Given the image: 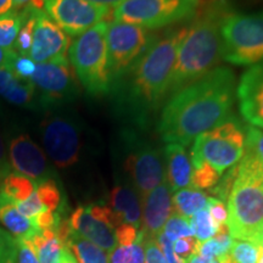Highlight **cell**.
I'll use <instances>...</instances> for the list:
<instances>
[{
    "label": "cell",
    "mask_w": 263,
    "mask_h": 263,
    "mask_svg": "<svg viewBox=\"0 0 263 263\" xmlns=\"http://www.w3.org/2000/svg\"><path fill=\"white\" fill-rule=\"evenodd\" d=\"M236 98L235 76L227 67L215 70L171 95L159 121L166 144L188 146L200 134L230 116Z\"/></svg>",
    "instance_id": "cell-1"
},
{
    "label": "cell",
    "mask_w": 263,
    "mask_h": 263,
    "mask_svg": "<svg viewBox=\"0 0 263 263\" xmlns=\"http://www.w3.org/2000/svg\"><path fill=\"white\" fill-rule=\"evenodd\" d=\"M185 32L186 27L173 29L162 38L154 39L136 64L115 80H126L127 84L117 90L118 101L139 123L168 95L177 51Z\"/></svg>",
    "instance_id": "cell-2"
},
{
    "label": "cell",
    "mask_w": 263,
    "mask_h": 263,
    "mask_svg": "<svg viewBox=\"0 0 263 263\" xmlns=\"http://www.w3.org/2000/svg\"><path fill=\"white\" fill-rule=\"evenodd\" d=\"M230 14L224 2L210 5L186 27L177 51L171 76L168 94L179 89L215 70L221 60V26Z\"/></svg>",
    "instance_id": "cell-3"
},
{
    "label": "cell",
    "mask_w": 263,
    "mask_h": 263,
    "mask_svg": "<svg viewBox=\"0 0 263 263\" xmlns=\"http://www.w3.org/2000/svg\"><path fill=\"white\" fill-rule=\"evenodd\" d=\"M228 229L233 239L262 244L263 164L246 151L228 196Z\"/></svg>",
    "instance_id": "cell-4"
},
{
    "label": "cell",
    "mask_w": 263,
    "mask_h": 263,
    "mask_svg": "<svg viewBox=\"0 0 263 263\" xmlns=\"http://www.w3.org/2000/svg\"><path fill=\"white\" fill-rule=\"evenodd\" d=\"M108 24L101 21L78 35L68 48L71 66L82 87L89 95L101 97L112 87L108 62L106 32Z\"/></svg>",
    "instance_id": "cell-5"
},
{
    "label": "cell",
    "mask_w": 263,
    "mask_h": 263,
    "mask_svg": "<svg viewBox=\"0 0 263 263\" xmlns=\"http://www.w3.org/2000/svg\"><path fill=\"white\" fill-rule=\"evenodd\" d=\"M190 154L192 167L207 162L219 174L232 168L245 154L246 127L234 116L194 139Z\"/></svg>",
    "instance_id": "cell-6"
},
{
    "label": "cell",
    "mask_w": 263,
    "mask_h": 263,
    "mask_svg": "<svg viewBox=\"0 0 263 263\" xmlns=\"http://www.w3.org/2000/svg\"><path fill=\"white\" fill-rule=\"evenodd\" d=\"M221 57L239 66L263 62V11L227 16L221 26Z\"/></svg>",
    "instance_id": "cell-7"
},
{
    "label": "cell",
    "mask_w": 263,
    "mask_h": 263,
    "mask_svg": "<svg viewBox=\"0 0 263 263\" xmlns=\"http://www.w3.org/2000/svg\"><path fill=\"white\" fill-rule=\"evenodd\" d=\"M39 122V137L43 151L59 168H68L78 162L83 130L78 118L61 106L43 111Z\"/></svg>",
    "instance_id": "cell-8"
},
{
    "label": "cell",
    "mask_w": 263,
    "mask_h": 263,
    "mask_svg": "<svg viewBox=\"0 0 263 263\" xmlns=\"http://www.w3.org/2000/svg\"><path fill=\"white\" fill-rule=\"evenodd\" d=\"M200 0H124L114 11L115 21L156 29L195 16Z\"/></svg>",
    "instance_id": "cell-9"
},
{
    "label": "cell",
    "mask_w": 263,
    "mask_h": 263,
    "mask_svg": "<svg viewBox=\"0 0 263 263\" xmlns=\"http://www.w3.org/2000/svg\"><path fill=\"white\" fill-rule=\"evenodd\" d=\"M29 82L37 91L41 111L68 104L80 94L77 80L67 58L38 64Z\"/></svg>",
    "instance_id": "cell-10"
},
{
    "label": "cell",
    "mask_w": 263,
    "mask_h": 263,
    "mask_svg": "<svg viewBox=\"0 0 263 263\" xmlns=\"http://www.w3.org/2000/svg\"><path fill=\"white\" fill-rule=\"evenodd\" d=\"M126 143L129 151L124 170L138 195L144 199L166 179L162 154L149 143L140 141L133 133H127Z\"/></svg>",
    "instance_id": "cell-11"
},
{
    "label": "cell",
    "mask_w": 263,
    "mask_h": 263,
    "mask_svg": "<svg viewBox=\"0 0 263 263\" xmlns=\"http://www.w3.org/2000/svg\"><path fill=\"white\" fill-rule=\"evenodd\" d=\"M106 43L112 83L141 57L150 44L146 29L139 26L114 21L107 26Z\"/></svg>",
    "instance_id": "cell-12"
},
{
    "label": "cell",
    "mask_w": 263,
    "mask_h": 263,
    "mask_svg": "<svg viewBox=\"0 0 263 263\" xmlns=\"http://www.w3.org/2000/svg\"><path fill=\"white\" fill-rule=\"evenodd\" d=\"M10 167L35 183L52 179V172L42 147L16 124H8L4 134Z\"/></svg>",
    "instance_id": "cell-13"
},
{
    "label": "cell",
    "mask_w": 263,
    "mask_h": 263,
    "mask_svg": "<svg viewBox=\"0 0 263 263\" xmlns=\"http://www.w3.org/2000/svg\"><path fill=\"white\" fill-rule=\"evenodd\" d=\"M68 223L76 234L89 240L106 252H111L116 248L115 230L118 223L107 205L93 203L77 207L71 213Z\"/></svg>",
    "instance_id": "cell-14"
},
{
    "label": "cell",
    "mask_w": 263,
    "mask_h": 263,
    "mask_svg": "<svg viewBox=\"0 0 263 263\" xmlns=\"http://www.w3.org/2000/svg\"><path fill=\"white\" fill-rule=\"evenodd\" d=\"M44 11L66 34L80 35L104 21L110 8L85 0H45Z\"/></svg>",
    "instance_id": "cell-15"
},
{
    "label": "cell",
    "mask_w": 263,
    "mask_h": 263,
    "mask_svg": "<svg viewBox=\"0 0 263 263\" xmlns=\"http://www.w3.org/2000/svg\"><path fill=\"white\" fill-rule=\"evenodd\" d=\"M67 34L55 24L44 10H39L35 18L34 33L29 58L35 64H43L57 59L67 58L68 50Z\"/></svg>",
    "instance_id": "cell-16"
},
{
    "label": "cell",
    "mask_w": 263,
    "mask_h": 263,
    "mask_svg": "<svg viewBox=\"0 0 263 263\" xmlns=\"http://www.w3.org/2000/svg\"><path fill=\"white\" fill-rule=\"evenodd\" d=\"M236 98L239 110L250 126L263 128V62L251 66L242 73Z\"/></svg>",
    "instance_id": "cell-17"
},
{
    "label": "cell",
    "mask_w": 263,
    "mask_h": 263,
    "mask_svg": "<svg viewBox=\"0 0 263 263\" xmlns=\"http://www.w3.org/2000/svg\"><path fill=\"white\" fill-rule=\"evenodd\" d=\"M172 213V190L164 179L159 186H156L143 199L140 230L146 236L155 238Z\"/></svg>",
    "instance_id": "cell-18"
},
{
    "label": "cell",
    "mask_w": 263,
    "mask_h": 263,
    "mask_svg": "<svg viewBox=\"0 0 263 263\" xmlns=\"http://www.w3.org/2000/svg\"><path fill=\"white\" fill-rule=\"evenodd\" d=\"M0 98L17 107L41 111L34 85L18 78L8 66L0 67Z\"/></svg>",
    "instance_id": "cell-19"
},
{
    "label": "cell",
    "mask_w": 263,
    "mask_h": 263,
    "mask_svg": "<svg viewBox=\"0 0 263 263\" xmlns=\"http://www.w3.org/2000/svg\"><path fill=\"white\" fill-rule=\"evenodd\" d=\"M108 207L118 226L130 224L139 229L141 224V201L133 186L116 185L108 196Z\"/></svg>",
    "instance_id": "cell-20"
},
{
    "label": "cell",
    "mask_w": 263,
    "mask_h": 263,
    "mask_svg": "<svg viewBox=\"0 0 263 263\" xmlns=\"http://www.w3.org/2000/svg\"><path fill=\"white\" fill-rule=\"evenodd\" d=\"M164 161H166V180L172 192L190 185L192 179V161L186 153L185 146L179 144H167L163 150Z\"/></svg>",
    "instance_id": "cell-21"
},
{
    "label": "cell",
    "mask_w": 263,
    "mask_h": 263,
    "mask_svg": "<svg viewBox=\"0 0 263 263\" xmlns=\"http://www.w3.org/2000/svg\"><path fill=\"white\" fill-rule=\"evenodd\" d=\"M0 222L15 238H33L39 230L31 219L25 217L16 203L0 192Z\"/></svg>",
    "instance_id": "cell-22"
},
{
    "label": "cell",
    "mask_w": 263,
    "mask_h": 263,
    "mask_svg": "<svg viewBox=\"0 0 263 263\" xmlns=\"http://www.w3.org/2000/svg\"><path fill=\"white\" fill-rule=\"evenodd\" d=\"M32 241L37 250L39 263H61L68 250L66 242L58 234L57 228L39 230Z\"/></svg>",
    "instance_id": "cell-23"
},
{
    "label": "cell",
    "mask_w": 263,
    "mask_h": 263,
    "mask_svg": "<svg viewBox=\"0 0 263 263\" xmlns=\"http://www.w3.org/2000/svg\"><path fill=\"white\" fill-rule=\"evenodd\" d=\"M210 196H207L201 190L194 188L180 189L172 196L173 212L190 218L196 212L209 207Z\"/></svg>",
    "instance_id": "cell-24"
},
{
    "label": "cell",
    "mask_w": 263,
    "mask_h": 263,
    "mask_svg": "<svg viewBox=\"0 0 263 263\" xmlns=\"http://www.w3.org/2000/svg\"><path fill=\"white\" fill-rule=\"evenodd\" d=\"M66 245L72 255L74 256L77 263H107L108 255L107 252L99 248L89 240L82 238L76 234L73 230H71V234L68 236Z\"/></svg>",
    "instance_id": "cell-25"
},
{
    "label": "cell",
    "mask_w": 263,
    "mask_h": 263,
    "mask_svg": "<svg viewBox=\"0 0 263 263\" xmlns=\"http://www.w3.org/2000/svg\"><path fill=\"white\" fill-rule=\"evenodd\" d=\"M35 188H37V183L34 180L20 173L11 172L3 180L0 192L15 203H18L26 201L34 193Z\"/></svg>",
    "instance_id": "cell-26"
},
{
    "label": "cell",
    "mask_w": 263,
    "mask_h": 263,
    "mask_svg": "<svg viewBox=\"0 0 263 263\" xmlns=\"http://www.w3.org/2000/svg\"><path fill=\"white\" fill-rule=\"evenodd\" d=\"M145 235L139 230L138 238L132 242H117L116 248L108 255L107 263H144L145 250H144Z\"/></svg>",
    "instance_id": "cell-27"
},
{
    "label": "cell",
    "mask_w": 263,
    "mask_h": 263,
    "mask_svg": "<svg viewBox=\"0 0 263 263\" xmlns=\"http://www.w3.org/2000/svg\"><path fill=\"white\" fill-rule=\"evenodd\" d=\"M24 11V24L17 33V37L14 43V50L16 54L22 55V57H29V51H31L32 42H33V33H34V25L35 18L39 10L26 8L22 10Z\"/></svg>",
    "instance_id": "cell-28"
},
{
    "label": "cell",
    "mask_w": 263,
    "mask_h": 263,
    "mask_svg": "<svg viewBox=\"0 0 263 263\" xmlns=\"http://www.w3.org/2000/svg\"><path fill=\"white\" fill-rule=\"evenodd\" d=\"M234 240L230 236L229 232H219L213 238L199 242L196 254L203 257L219 259L229 255Z\"/></svg>",
    "instance_id": "cell-29"
},
{
    "label": "cell",
    "mask_w": 263,
    "mask_h": 263,
    "mask_svg": "<svg viewBox=\"0 0 263 263\" xmlns=\"http://www.w3.org/2000/svg\"><path fill=\"white\" fill-rule=\"evenodd\" d=\"M24 11H14L0 16V48L12 49L17 33L24 24Z\"/></svg>",
    "instance_id": "cell-30"
},
{
    "label": "cell",
    "mask_w": 263,
    "mask_h": 263,
    "mask_svg": "<svg viewBox=\"0 0 263 263\" xmlns=\"http://www.w3.org/2000/svg\"><path fill=\"white\" fill-rule=\"evenodd\" d=\"M35 195L47 212L61 211L62 196L59 185L54 179H47L37 184Z\"/></svg>",
    "instance_id": "cell-31"
},
{
    "label": "cell",
    "mask_w": 263,
    "mask_h": 263,
    "mask_svg": "<svg viewBox=\"0 0 263 263\" xmlns=\"http://www.w3.org/2000/svg\"><path fill=\"white\" fill-rule=\"evenodd\" d=\"M189 222L193 228L194 236L200 242L213 238L217 234V232H218V227L212 221L209 209L196 212L195 215L190 217Z\"/></svg>",
    "instance_id": "cell-32"
},
{
    "label": "cell",
    "mask_w": 263,
    "mask_h": 263,
    "mask_svg": "<svg viewBox=\"0 0 263 263\" xmlns=\"http://www.w3.org/2000/svg\"><path fill=\"white\" fill-rule=\"evenodd\" d=\"M261 245L259 242L248 240H234L230 250V258L233 263H258L261 257Z\"/></svg>",
    "instance_id": "cell-33"
},
{
    "label": "cell",
    "mask_w": 263,
    "mask_h": 263,
    "mask_svg": "<svg viewBox=\"0 0 263 263\" xmlns=\"http://www.w3.org/2000/svg\"><path fill=\"white\" fill-rule=\"evenodd\" d=\"M222 174H219L213 168L211 164L202 162L199 166L193 167L190 186L197 190L212 189L221 179Z\"/></svg>",
    "instance_id": "cell-34"
},
{
    "label": "cell",
    "mask_w": 263,
    "mask_h": 263,
    "mask_svg": "<svg viewBox=\"0 0 263 263\" xmlns=\"http://www.w3.org/2000/svg\"><path fill=\"white\" fill-rule=\"evenodd\" d=\"M162 234L170 239L171 241H176L177 239L184 238V236H194V232L188 218L173 212L167 222L164 223L163 228L161 229Z\"/></svg>",
    "instance_id": "cell-35"
},
{
    "label": "cell",
    "mask_w": 263,
    "mask_h": 263,
    "mask_svg": "<svg viewBox=\"0 0 263 263\" xmlns=\"http://www.w3.org/2000/svg\"><path fill=\"white\" fill-rule=\"evenodd\" d=\"M8 67L11 68V71L18 78H21L24 81H29L32 78V76L34 74L37 64L29 57H22V55H18L15 52V55L9 62Z\"/></svg>",
    "instance_id": "cell-36"
},
{
    "label": "cell",
    "mask_w": 263,
    "mask_h": 263,
    "mask_svg": "<svg viewBox=\"0 0 263 263\" xmlns=\"http://www.w3.org/2000/svg\"><path fill=\"white\" fill-rule=\"evenodd\" d=\"M245 151L254 155L263 164V130L257 127H246Z\"/></svg>",
    "instance_id": "cell-37"
},
{
    "label": "cell",
    "mask_w": 263,
    "mask_h": 263,
    "mask_svg": "<svg viewBox=\"0 0 263 263\" xmlns=\"http://www.w3.org/2000/svg\"><path fill=\"white\" fill-rule=\"evenodd\" d=\"M0 263H17L16 238L0 228Z\"/></svg>",
    "instance_id": "cell-38"
},
{
    "label": "cell",
    "mask_w": 263,
    "mask_h": 263,
    "mask_svg": "<svg viewBox=\"0 0 263 263\" xmlns=\"http://www.w3.org/2000/svg\"><path fill=\"white\" fill-rule=\"evenodd\" d=\"M209 212L211 216L212 221L218 227V232H229L228 229V210H227L226 203L221 200L215 199V197H210L209 202Z\"/></svg>",
    "instance_id": "cell-39"
},
{
    "label": "cell",
    "mask_w": 263,
    "mask_h": 263,
    "mask_svg": "<svg viewBox=\"0 0 263 263\" xmlns=\"http://www.w3.org/2000/svg\"><path fill=\"white\" fill-rule=\"evenodd\" d=\"M199 242L195 239V236H184V238L177 239L173 241V252L177 257H179L183 261H188L193 255L196 254Z\"/></svg>",
    "instance_id": "cell-40"
},
{
    "label": "cell",
    "mask_w": 263,
    "mask_h": 263,
    "mask_svg": "<svg viewBox=\"0 0 263 263\" xmlns=\"http://www.w3.org/2000/svg\"><path fill=\"white\" fill-rule=\"evenodd\" d=\"M18 263H39L37 250L32 238H16Z\"/></svg>",
    "instance_id": "cell-41"
},
{
    "label": "cell",
    "mask_w": 263,
    "mask_h": 263,
    "mask_svg": "<svg viewBox=\"0 0 263 263\" xmlns=\"http://www.w3.org/2000/svg\"><path fill=\"white\" fill-rule=\"evenodd\" d=\"M236 167H238V164H236V166H233L232 170H230L222 179H219V182L211 189V194L213 195L212 197L221 200L223 202H224L226 200H228L229 193L230 190H232V186L233 184H234L236 177Z\"/></svg>",
    "instance_id": "cell-42"
},
{
    "label": "cell",
    "mask_w": 263,
    "mask_h": 263,
    "mask_svg": "<svg viewBox=\"0 0 263 263\" xmlns=\"http://www.w3.org/2000/svg\"><path fill=\"white\" fill-rule=\"evenodd\" d=\"M144 250H145V262L144 263H167L155 238L145 235Z\"/></svg>",
    "instance_id": "cell-43"
},
{
    "label": "cell",
    "mask_w": 263,
    "mask_h": 263,
    "mask_svg": "<svg viewBox=\"0 0 263 263\" xmlns=\"http://www.w3.org/2000/svg\"><path fill=\"white\" fill-rule=\"evenodd\" d=\"M155 239L157 244L160 246L161 251H162L164 258H166L167 263H186L185 261H183V259L177 257L176 254L173 252V242L171 241L170 239H167L162 233H159V234L155 236Z\"/></svg>",
    "instance_id": "cell-44"
},
{
    "label": "cell",
    "mask_w": 263,
    "mask_h": 263,
    "mask_svg": "<svg viewBox=\"0 0 263 263\" xmlns=\"http://www.w3.org/2000/svg\"><path fill=\"white\" fill-rule=\"evenodd\" d=\"M11 173V167H10L8 154H6V147L4 143V138L0 133V185L3 180L6 178V176Z\"/></svg>",
    "instance_id": "cell-45"
},
{
    "label": "cell",
    "mask_w": 263,
    "mask_h": 263,
    "mask_svg": "<svg viewBox=\"0 0 263 263\" xmlns=\"http://www.w3.org/2000/svg\"><path fill=\"white\" fill-rule=\"evenodd\" d=\"M45 0H14V10L21 11L26 8L43 10Z\"/></svg>",
    "instance_id": "cell-46"
},
{
    "label": "cell",
    "mask_w": 263,
    "mask_h": 263,
    "mask_svg": "<svg viewBox=\"0 0 263 263\" xmlns=\"http://www.w3.org/2000/svg\"><path fill=\"white\" fill-rule=\"evenodd\" d=\"M15 55V51L12 49L8 48H0V67L3 66H8L10 60Z\"/></svg>",
    "instance_id": "cell-47"
},
{
    "label": "cell",
    "mask_w": 263,
    "mask_h": 263,
    "mask_svg": "<svg viewBox=\"0 0 263 263\" xmlns=\"http://www.w3.org/2000/svg\"><path fill=\"white\" fill-rule=\"evenodd\" d=\"M14 11V0H0V16Z\"/></svg>",
    "instance_id": "cell-48"
},
{
    "label": "cell",
    "mask_w": 263,
    "mask_h": 263,
    "mask_svg": "<svg viewBox=\"0 0 263 263\" xmlns=\"http://www.w3.org/2000/svg\"><path fill=\"white\" fill-rule=\"evenodd\" d=\"M85 2L91 3V4H95V5H101V6H106V8H110V6H118L121 3H123L124 0H85Z\"/></svg>",
    "instance_id": "cell-49"
},
{
    "label": "cell",
    "mask_w": 263,
    "mask_h": 263,
    "mask_svg": "<svg viewBox=\"0 0 263 263\" xmlns=\"http://www.w3.org/2000/svg\"><path fill=\"white\" fill-rule=\"evenodd\" d=\"M186 263H219L218 259L216 258H210V257H203V256H200V255H193L192 257H190Z\"/></svg>",
    "instance_id": "cell-50"
},
{
    "label": "cell",
    "mask_w": 263,
    "mask_h": 263,
    "mask_svg": "<svg viewBox=\"0 0 263 263\" xmlns=\"http://www.w3.org/2000/svg\"><path fill=\"white\" fill-rule=\"evenodd\" d=\"M61 263H77V261H76L74 256L72 255V252L70 251V250H67L64 256V258H62Z\"/></svg>",
    "instance_id": "cell-51"
},
{
    "label": "cell",
    "mask_w": 263,
    "mask_h": 263,
    "mask_svg": "<svg viewBox=\"0 0 263 263\" xmlns=\"http://www.w3.org/2000/svg\"><path fill=\"white\" fill-rule=\"evenodd\" d=\"M258 263H263V242H262V245H261V257H259Z\"/></svg>",
    "instance_id": "cell-52"
},
{
    "label": "cell",
    "mask_w": 263,
    "mask_h": 263,
    "mask_svg": "<svg viewBox=\"0 0 263 263\" xmlns=\"http://www.w3.org/2000/svg\"><path fill=\"white\" fill-rule=\"evenodd\" d=\"M262 242H263V234H262Z\"/></svg>",
    "instance_id": "cell-53"
}]
</instances>
